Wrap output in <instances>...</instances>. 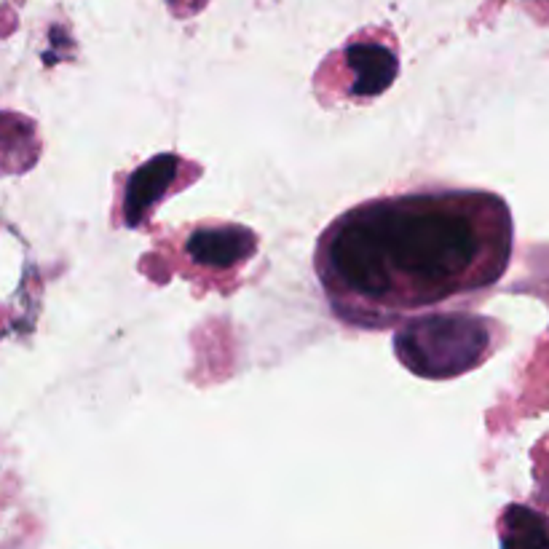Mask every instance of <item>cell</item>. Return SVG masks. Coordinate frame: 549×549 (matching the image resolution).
<instances>
[{"mask_svg": "<svg viewBox=\"0 0 549 549\" xmlns=\"http://www.w3.org/2000/svg\"><path fill=\"white\" fill-rule=\"evenodd\" d=\"M255 250H258V236L244 225H196L185 242L188 258L212 274L236 271L255 255Z\"/></svg>", "mask_w": 549, "mask_h": 549, "instance_id": "obj_3", "label": "cell"}, {"mask_svg": "<svg viewBox=\"0 0 549 549\" xmlns=\"http://www.w3.org/2000/svg\"><path fill=\"white\" fill-rule=\"evenodd\" d=\"M501 549H549V520L528 507L512 504L499 520Z\"/></svg>", "mask_w": 549, "mask_h": 549, "instance_id": "obj_6", "label": "cell"}, {"mask_svg": "<svg viewBox=\"0 0 549 549\" xmlns=\"http://www.w3.org/2000/svg\"><path fill=\"white\" fill-rule=\"evenodd\" d=\"M180 169H183V161L177 156H156L129 177L124 193V223L129 228H137L142 220H148L150 209L156 207L175 185Z\"/></svg>", "mask_w": 549, "mask_h": 549, "instance_id": "obj_5", "label": "cell"}, {"mask_svg": "<svg viewBox=\"0 0 549 549\" xmlns=\"http://www.w3.org/2000/svg\"><path fill=\"white\" fill-rule=\"evenodd\" d=\"M499 349V327L466 311L424 314L402 322L394 333V351L410 373L445 381L475 370Z\"/></svg>", "mask_w": 549, "mask_h": 549, "instance_id": "obj_2", "label": "cell"}, {"mask_svg": "<svg viewBox=\"0 0 549 549\" xmlns=\"http://www.w3.org/2000/svg\"><path fill=\"white\" fill-rule=\"evenodd\" d=\"M512 215L488 191H416L359 204L314 252L333 314L362 330L408 322L491 290L509 266Z\"/></svg>", "mask_w": 549, "mask_h": 549, "instance_id": "obj_1", "label": "cell"}, {"mask_svg": "<svg viewBox=\"0 0 549 549\" xmlns=\"http://www.w3.org/2000/svg\"><path fill=\"white\" fill-rule=\"evenodd\" d=\"M343 62L349 70V92L362 100L386 92L400 73L394 49L381 41H367V38L351 41L343 51Z\"/></svg>", "mask_w": 549, "mask_h": 549, "instance_id": "obj_4", "label": "cell"}]
</instances>
